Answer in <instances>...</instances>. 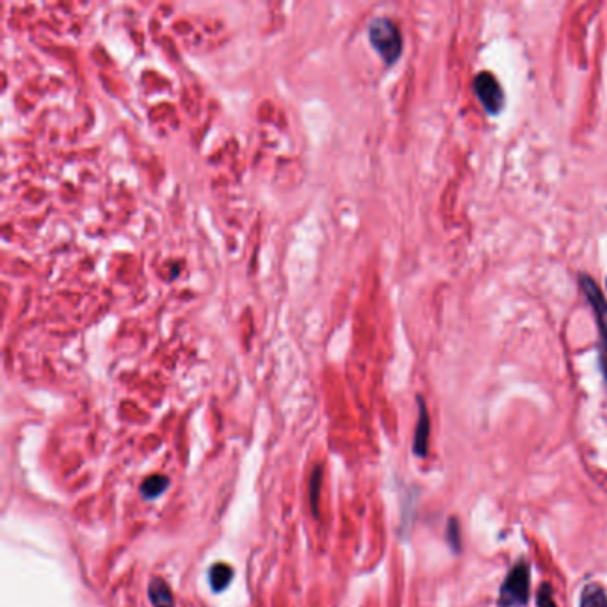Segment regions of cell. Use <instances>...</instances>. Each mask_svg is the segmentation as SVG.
Wrapping results in <instances>:
<instances>
[{"label": "cell", "mask_w": 607, "mask_h": 607, "mask_svg": "<svg viewBox=\"0 0 607 607\" xmlns=\"http://www.w3.org/2000/svg\"><path fill=\"white\" fill-rule=\"evenodd\" d=\"M369 40L387 65H394L403 52L400 27L387 16H378L369 23Z\"/></svg>", "instance_id": "6da1fadb"}, {"label": "cell", "mask_w": 607, "mask_h": 607, "mask_svg": "<svg viewBox=\"0 0 607 607\" xmlns=\"http://www.w3.org/2000/svg\"><path fill=\"white\" fill-rule=\"evenodd\" d=\"M531 592V570L525 561H518L506 576L501 594L499 606L523 607L529 601Z\"/></svg>", "instance_id": "7a4b0ae2"}, {"label": "cell", "mask_w": 607, "mask_h": 607, "mask_svg": "<svg viewBox=\"0 0 607 607\" xmlns=\"http://www.w3.org/2000/svg\"><path fill=\"white\" fill-rule=\"evenodd\" d=\"M581 282V289L588 300V304H592L594 312H595V319L599 324V333H601V365H603V373L607 382V302L597 286V282L588 277V275H581L579 277Z\"/></svg>", "instance_id": "3957f363"}, {"label": "cell", "mask_w": 607, "mask_h": 607, "mask_svg": "<svg viewBox=\"0 0 607 607\" xmlns=\"http://www.w3.org/2000/svg\"><path fill=\"white\" fill-rule=\"evenodd\" d=\"M474 92L490 114H499L503 110L506 97L499 81L490 72L478 74V77L474 79Z\"/></svg>", "instance_id": "277c9868"}, {"label": "cell", "mask_w": 607, "mask_h": 607, "mask_svg": "<svg viewBox=\"0 0 607 607\" xmlns=\"http://www.w3.org/2000/svg\"><path fill=\"white\" fill-rule=\"evenodd\" d=\"M418 403V420H417V427H415V436H413V453L420 458H424L427 454V445H429V415L427 409L424 405L422 398H417Z\"/></svg>", "instance_id": "5b68a950"}, {"label": "cell", "mask_w": 607, "mask_h": 607, "mask_svg": "<svg viewBox=\"0 0 607 607\" xmlns=\"http://www.w3.org/2000/svg\"><path fill=\"white\" fill-rule=\"evenodd\" d=\"M148 597H150V603L154 607H175L173 594H172L170 586L166 585V581L161 579V577H155V579L150 581Z\"/></svg>", "instance_id": "8992f818"}, {"label": "cell", "mask_w": 607, "mask_h": 607, "mask_svg": "<svg viewBox=\"0 0 607 607\" xmlns=\"http://www.w3.org/2000/svg\"><path fill=\"white\" fill-rule=\"evenodd\" d=\"M579 607H607L606 590L597 583L586 585L581 592V606Z\"/></svg>", "instance_id": "52a82bcc"}, {"label": "cell", "mask_w": 607, "mask_h": 607, "mask_svg": "<svg viewBox=\"0 0 607 607\" xmlns=\"http://www.w3.org/2000/svg\"><path fill=\"white\" fill-rule=\"evenodd\" d=\"M232 568L224 563H217L210 568V586L214 592H223L232 581Z\"/></svg>", "instance_id": "ba28073f"}, {"label": "cell", "mask_w": 607, "mask_h": 607, "mask_svg": "<svg viewBox=\"0 0 607 607\" xmlns=\"http://www.w3.org/2000/svg\"><path fill=\"white\" fill-rule=\"evenodd\" d=\"M170 485V479L164 476H150L143 485H141V492L146 499H155L157 496H161Z\"/></svg>", "instance_id": "9c48e42d"}, {"label": "cell", "mask_w": 607, "mask_h": 607, "mask_svg": "<svg viewBox=\"0 0 607 607\" xmlns=\"http://www.w3.org/2000/svg\"><path fill=\"white\" fill-rule=\"evenodd\" d=\"M321 483H322V467L317 465L312 472V478H310V507L313 511V515L317 516L319 515V497H321Z\"/></svg>", "instance_id": "30bf717a"}, {"label": "cell", "mask_w": 607, "mask_h": 607, "mask_svg": "<svg viewBox=\"0 0 607 607\" xmlns=\"http://www.w3.org/2000/svg\"><path fill=\"white\" fill-rule=\"evenodd\" d=\"M447 541L451 545V549L454 552H460L462 549V536H460V523L456 518H451L449 520V525H447Z\"/></svg>", "instance_id": "8fae6325"}, {"label": "cell", "mask_w": 607, "mask_h": 607, "mask_svg": "<svg viewBox=\"0 0 607 607\" xmlns=\"http://www.w3.org/2000/svg\"><path fill=\"white\" fill-rule=\"evenodd\" d=\"M536 604H538V607H558L556 606V601H554V594H552L550 585L543 583V585L538 588V594H536Z\"/></svg>", "instance_id": "7c38bea8"}, {"label": "cell", "mask_w": 607, "mask_h": 607, "mask_svg": "<svg viewBox=\"0 0 607 607\" xmlns=\"http://www.w3.org/2000/svg\"><path fill=\"white\" fill-rule=\"evenodd\" d=\"M606 287H607V280H606Z\"/></svg>", "instance_id": "4fadbf2b"}]
</instances>
